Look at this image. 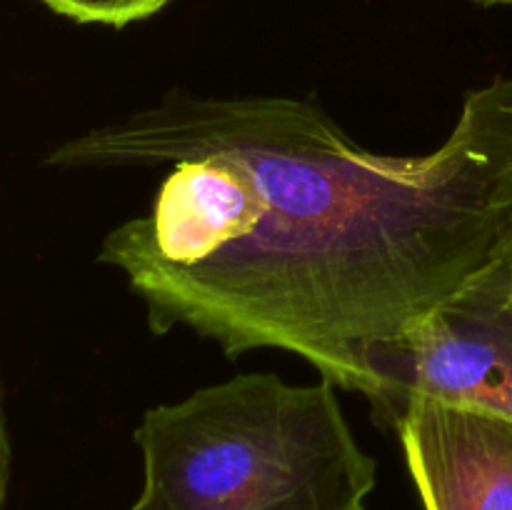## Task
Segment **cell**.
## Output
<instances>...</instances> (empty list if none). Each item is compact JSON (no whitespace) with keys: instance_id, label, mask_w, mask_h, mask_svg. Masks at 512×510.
<instances>
[{"instance_id":"1","label":"cell","mask_w":512,"mask_h":510,"mask_svg":"<svg viewBox=\"0 0 512 510\" xmlns=\"http://www.w3.org/2000/svg\"><path fill=\"white\" fill-rule=\"evenodd\" d=\"M45 160L170 165L148 213L98 250L153 333L185 325L230 358L288 350L355 390L368 345L430 313L512 235V78L468 93L425 155L360 148L310 100L175 90Z\"/></svg>"},{"instance_id":"2","label":"cell","mask_w":512,"mask_h":510,"mask_svg":"<svg viewBox=\"0 0 512 510\" xmlns=\"http://www.w3.org/2000/svg\"><path fill=\"white\" fill-rule=\"evenodd\" d=\"M135 443L143 490L130 510H365L378 483L328 378L235 375L150 408Z\"/></svg>"},{"instance_id":"3","label":"cell","mask_w":512,"mask_h":510,"mask_svg":"<svg viewBox=\"0 0 512 510\" xmlns=\"http://www.w3.org/2000/svg\"><path fill=\"white\" fill-rule=\"evenodd\" d=\"M355 390L393 428L420 400L512 420V235L430 313L368 345Z\"/></svg>"},{"instance_id":"4","label":"cell","mask_w":512,"mask_h":510,"mask_svg":"<svg viewBox=\"0 0 512 510\" xmlns=\"http://www.w3.org/2000/svg\"><path fill=\"white\" fill-rule=\"evenodd\" d=\"M395 430L425 510H512V420L420 400Z\"/></svg>"},{"instance_id":"5","label":"cell","mask_w":512,"mask_h":510,"mask_svg":"<svg viewBox=\"0 0 512 510\" xmlns=\"http://www.w3.org/2000/svg\"><path fill=\"white\" fill-rule=\"evenodd\" d=\"M55 13L78 23H100L123 28L163 10L170 0H40Z\"/></svg>"},{"instance_id":"6","label":"cell","mask_w":512,"mask_h":510,"mask_svg":"<svg viewBox=\"0 0 512 510\" xmlns=\"http://www.w3.org/2000/svg\"><path fill=\"white\" fill-rule=\"evenodd\" d=\"M8 480H10V443H8V428H5V415H3V390H0V510H3L5 495H8Z\"/></svg>"},{"instance_id":"7","label":"cell","mask_w":512,"mask_h":510,"mask_svg":"<svg viewBox=\"0 0 512 510\" xmlns=\"http://www.w3.org/2000/svg\"><path fill=\"white\" fill-rule=\"evenodd\" d=\"M475 3H483V5H512V0H475Z\"/></svg>"}]
</instances>
